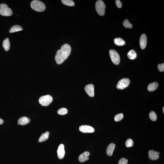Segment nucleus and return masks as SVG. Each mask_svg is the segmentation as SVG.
I'll use <instances>...</instances> for the list:
<instances>
[{
  "label": "nucleus",
  "mask_w": 164,
  "mask_h": 164,
  "mask_svg": "<svg viewBox=\"0 0 164 164\" xmlns=\"http://www.w3.org/2000/svg\"><path fill=\"white\" fill-rule=\"evenodd\" d=\"M163 113H164V107H163Z\"/></svg>",
  "instance_id": "2f4dec72"
},
{
  "label": "nucleus",
  "mask_w": 164,
  "mask_h": 164,
  "mask_svg": "<svg viewBox=\"0 0 164 164\" xmlns=\"http://www.w3.org/2000/svg\"><path fill=\"white\" fill-rule=\"evenodd\" d=\"M95 7L97 12L101 16H103L105 13L106 6L104 2L101 0H98L96 2Z\"/></svg>",
  "instance_id": "7ed1b4c3"
},
{
  "label": "nucleus",
  "mask_w": 164,
  "mask_h": 164,
  "mask_svg": "<svg viewBox=\"0 0 164 164\" xmlns=\"http://www.w3.org/2000/svg\"><path fill=\"white\" fill-rule=\"evenodd\" d=\"M109 55L113 63L117 65L120 62V57L119 54L115 50L111 49L109 51Z\"/></svg>",
  "instance_id": "423d86ee"
},
{
  "label": "nucleus",
  "mask_w": 164,
  "mask_h": 164,
  "mask_svg": "<svg viewBox=\"0 0 164 164\" xmlns=\"http://www.w3.org/2000/svg\"><path fill=\"white\" fill-rule=\"evenodd\" d=\"M71 48L68 44L62 45L61 49L58 50L55 56V60L57 64L60 65L63 63L68 58L71 53Z\"/></svg>",
  "instance_id": "f257e3e1"
},
{
  "label": "nucleus",
  "mask_w": 164,
  "mask_h": 164,
  "mask_svg": "<svg viewBox=\"0 0 164 164\" xmlns=\"http://www.w3.org/2000/svg\"><path fill=\"white\" fill-rule=\"evenodd\" d=\"M149 117L153 121H156L157 120V116L155 112L152 111L149 114Z\"/></svg>",
  "instance_id": "b1692460"
},
{
  "label": "nucleus",
  "mask_w": 164,
  "mask_h": 164,
  "mask_svg": "<svg viewBox=\"0 0 164 164\" xmlns=\"http://www.w3.org/2000/svg\"><path fill=\"white\" fill-rule=\"evenodd\" d=\"M57 112L59 115H64L68 113V110L67 109L63 108L59 109Z\"/></svg>",
  "instance_id": "393cba45"
},
{
  "label": "nucleus",
  "mask_w": 164,
  "mask_h": 164,
  "mask_svg": "<svg viewBox=\"0 0 164 164\" xmlns=\"http://www.w3.org/2000/svg\"><path fill=\"white\" fill-rule=\"evenodd\" d=\"M123 26L127 28L131 29L132 28V25L131 23L129 22V20L127 19H126L123 22Z\"/></svg>",
  "instance_id": "5701e85b"
},
{
  "label": "nucleus",
  "mask_w": 164,
  "mask_h": 164,
  "mask_svg": "<svg viewBox=\"0 0 164 164\" xmlns=\"http://www.w3.org/2000/svg\"><path fill=\"white\" fill-rule=\"evenodd\" d=\"M90 155V153L88 151H86L79 156V161L83 162L89 160L88 157Z\"/></svg>",
  "instance_id": "ddd939ff"
},
{
  "label": "nucleus",
  "mask_w": 164,
  "mask_h": 164,
  "mask_svg": "<svg viewBox=\"0 0 164 164\" xmlns=\"http://www.w3.org/2000/svg\"><path fill=\"white\" fill-rule=\"evenodd\" d=\"M157 68L159 71L163 72L164 71V64H159L157 66Z\"/></svg>",
  "instance_id": "c85d7f7f"
},
{
  "label": "nucleus",
  "mask_w": 164,
  "mask_h": 164,
  "mask_svg": "<svg viewBox=\"0 0 164 164\" xmlns=\"http://www.w3.org/2000/svg\"><path fill=\"white\" fill-rule=\"evenodd\" d=\"M31 6L33 10L37 12H43L46 9L44 4L41 1L37 0L32 1L31 4Z\"/></svg>",
  "instance_id": "f03ea898"
},
{
  "label": "nucleus",
  "mask_w": 164,
  "mask_h": 164,
  "mask_svg": "<svg viewBox=\"0 0 164 164\" xmlns=\"http://www.w3.org/2000/svg\"><path fill=\"white\" fill-rule=\"evenodd\" d=\"M2 46L6 51H8L10 47V43L9 39L7 38L3 42Z\"/></svg>",
  "instance_id": "a211bd4d"
},
{
  "label": "nucleus",
  "mask_w": 164,
  "mask_h": 164,
  "mask_svg": "<svg viewBox=\"0 0 164 164\" xmlns=\"http://www.w3.org/2000/svg\"><path fill=\"white\" fill-rule=\"evenodd\" d=\"M23 30V29L21 26L19 25L13 26L10 28L9 32L11 33L19 32Z\"/></svg>",
  "instance_id": "6ab92c4d"
},
{
  "label": "nucleus",
  "mask_w": 164,
  "mask_h": 164,
  "mask_svg": "<svg viewBox=\"0 0 164 164\" xmlns=\"http://www.w3.org/2000/svg\"><path fill=\"white\" fill-rule=\"evenodd\" d=\"M137 54L136 51L133 50L129 51L127 54L128 57L131 60H133L137 57Z\"/></svg>",
  "instance_id": "412c9836"
},
{
  "label": "nucleus",
  "mask_w": 164,
  "mask_h": 164,
  "mask_svg": "<svg viewBox=\"0 0 164 164\" xmlns=\"http://www.w3.org/2000/svg\"><path fill=\"white\" fill-rule=\"evenodd\" d=\"M57 156L60 159H63L64 157L65 151L64 149V146L62 144L59 145L57 150Z\"/></svg>",
  "instance_id": "9d476101"
},
{
  "label": "nucleus",
  "mask_w": 164,
  "mask_h": 164,
  "mask_svg": "<svg viewBox=\"0 0 164 164\" xmlns=\"http://www.w3.org/2000/svg\"><path fill=\"white\" fill-rule=\"evenodd\" d=\"M49 135V132L48 131H47L45 133L42 134L39 139V142L41 143V142L46 141L48 139Z\"/></svg>",
  "instance_id": "f3484780"
},
{
  "label": "nucleus",
  "mask_w": 164,
  "mask_h": 164,
  "mask_svg": "<svg viewBox=\"0 0 164 164\" xmlns=\"http://www.w3.org/2000/svg\"><path fill=\"white\" fill-rule=\"evenodd\" d=\"M130 81L127 78H124L120 80L117 85V88L118 90H123L128 86Z\"/></svg>",
  "instance_id": "0eeeda50"
},
{
  "label": "nucleus",
  "mask_w": 164,
  "mask_h": 164,
  "mask_svg": "<svg viewBox=\"0 0 164 164\" xmlns=\"http://www.w3.org/2000/svg\"><path fill=\"white\" fill-rule=\"evenodd\" d=\"M53 98L50 95H47L41 97L39 99V102L42 106L47 107L50 105L53 101Z\"/></svg>",
  "instance_id": "39448f33"
},
{
  "label": "nucleus",
  "mask_w": 164,
  "mask_h": 164,
  "mask_svg": "<svg viewBox=\"0 0 164 164\" xmlns=\"http://www.w3.org/2000/svg\"><path fill=\"white\" fill-rule=\"evenodd\" d=\"M123 118V115L122 113H120L116 115L115 117L114 120L115 122H118L121 120Z\"/></svg>",
  "instance_id": "bb28decb"
},
{
  "label": "nucleus",
  "mask_w": 164,
  "mask_h": 164,
  "mask_svg": "<svg viewBox=\"0 0 164 164\" xmlns=\"http://www.w3.org/2000/svg\"><path fill=\"white\" fill-rule=\"evenodd\" d=\"M85 90L87 94L90 97H93L94 96V87L93 84H90L86 86Z\"/></svg>",
  "instance_id": "6e6552de"
},
{
  "label": "nucleus",
  "mask_w": 164,
  "mask_h": 164,
  "mask_svg": "<svg viewBox=\"0 0 164 164\" xmlns=\"http://www.w3.org/2000/svg\"><path fill=\"white\" fill-rule=\"evenodd\" d=\"M30 122V120L26 117H23L19 118L18 120V124L22 126L28 124Z\"/></svg>",
  "instance_id": "2eb2a0df"
},
{
  "label": "nucleus",
  "mask_w": 164,
  "mask_h": 164,
  "mask_svg": "<svg viewBox=\"0 0 164 164\" xmlns=\"http://www.w3.org/2000/svg\"><path fill=\"white\" fill-rule=\"evenodd\" d=\"M79 130L84 133H93L95 132V129L93 127L86 125L81 126L79 128Z\"/></svg>",
  "instance_id": "1a4fd4ad"
},
{
  "label": "nucleus",
  "mask_w": 164,
  "mask_h": 164,
  "mask_svg": "<svg viewBox=\"0 0 164 164\" xmlns=\"http://www.w3.org/2000/svg\"><path fill=\"white\" fill-rule=\"evenodd\" d=\"M114 43L118 46H122L125 44V42L122 39L120 38H116L114 40Z\"/></svg>",
  "instance_id": "aec40b11"
},
{
  "label": "nucleus",
  "mask_w": 164,
  "mask_h": 164,
  "mask_svg": "<svg viewBox=\"0 0 164 164\" xmlns=\"http://www.w3.org/2000/svg\"><path fill=\"white\" fill-rule=\"evenodd\" d=\"M158 85V84L156 82L150 84L147 87L148 90L150 92L154 91L157 90Z\"/></svg>",
  "instance_id": "dca6fc26"
},
{
  "label": "nucleus",
  "mask_w": 164,
  "mask_h": 164,
  "mask_svg": "<svg viewBox=\"0 0 164 164\" xmlns=\"http://www.w3.org/2000/svg\"><path fill=\"white\" fill-rule=\"evenodd\" d=\"M115 148V145L113 143H111L108 145L106 151L108 156H111L112 155Z\"/></svg>",
  "instance_id": "4468645a"
},
{
  "label": "nucleus",
  "mask_w": 164,
  "mask_h": 164,
  "mask_svg": "<svg viewBox=\"0 0 164 164\" xmlns=\"http://www.w3.org/2000/svg\"><path fill=\"white\" fill-rule=\"evenodd\" d=\"M160 154V152L158 153L153 150H150L148 153L149 158L152 160H157L159 158V154Z\"/></svg>",
  "instance_id": "9b49d317"
},
{
  "label": "nucleus",
  "mask_w": 164,
  "mask_h": 164,
  "mask_svg": "<svg viewBox=\"0 0 164 164\" xmlns=\"http://www.w3.org/2000/svg\"><path fill=\"white\" fill-rule=\"evenodd\" d=\"M13 13L12 11L7 4H0V14L4 16H10Z\"/></svg>",
  "instance_id": "20e7f679"
},
{
  "label": "nucleus",
  "mask_w": 164,
  "mask_h": 164,
  "mask_svg": "<svg viewBox=\"0 0 164 164\" xmlns=\"http://www.w3.org/2000/svg\"><path fill=\"white\" fill-rule=\"evenodd\" d=\"M126 146L127 147H131L133 145V142L131 139H128L126 142Z\"/></svg>",
  "instance_id": "a878e982"
},
{
  "label": "nucleus",
  "mask_w": 164,
  "mask_h": 164,
  "mask_svg": "<svg viewBox=\"0 0 164 164\" xmlns=\"http://www.w3.org/2000/svg\"><path fill=\"white\" fill-rule=\"evenodd\" d=\"M4 122V120L0 118V125L2 124Z\"/></svg>",
  "instance_id": "7c9ffc66"
},
{
  "label": "nucleus",
  "mask_w": 164,
  "mask_h": 164,
  "mask_svg": "<svg viewBox=\"0 0 164 164\" xmlns=\"http://www.w3.org/2000/svg\"><path fill=\"white\" fill-rule=\"evenodd\" d=\"M128 163V160L127 159L122 158L120 159L118 162V164H127Z\"/></svg>",
  "instance_id": "cd10ccee"
},
{
  "label": "nucleus",
  "mask_w": 164,
  "mask_h": 164,
  "mask_svg": "<svg viewBox=\"0 0 164 164\" xmlns=\"http://www.w3.org/2000/svg\"><path fill=\"white\" fill-rule=\"evenodd\" d=\"M147 43V38L146 36L144 34H142L140 37V44L142 49H144L146 46Z\"/></svg>",
  "instance_id": "f8f14e48"
},
{
  "label": "nucleus",
  "mask_w": 164,
  "mask_h": 164,
  "mask_svg": "<svg viewBox=\"0 0 164 164\" xmlns=\"http://www.w3.org/2000/svg\"><path fill=\"white\" fill-rule=\"evenodd\" d=\"M115 4H116L117 7L118 8H120L122 7V4L121 2V1L120 0H116L115 1Z\"/></svg>",
  "instance_id": "c756f323"
},
{
  "label": "nucleus",
  "mask_w": 164,
  "mask_h": 164,
  "mask_svg": "<svg viewBox=\"0 0 164 164\" xmlns=\"http://www.w3.org/2000/svg\"><path fill=\"white\" fill-rule=\"evenodd\" d=\"M62 2L63 4L65 5L70 6H74V3L72 0H62Z\"/></svg>",
  "instance_id": "4be33fe9"
}]
</instances>
